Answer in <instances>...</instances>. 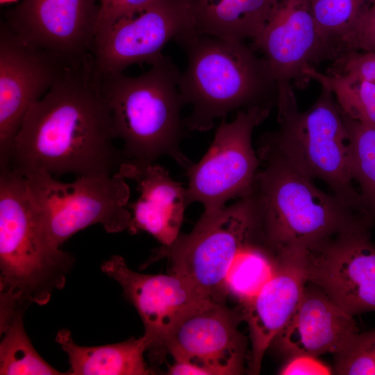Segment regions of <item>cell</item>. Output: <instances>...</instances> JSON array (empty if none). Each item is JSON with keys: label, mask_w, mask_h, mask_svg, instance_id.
<instances>
[{"label": "cell", "mask_w": 375, "mask_h": 375, "mask_svg": "<svg viewBox=\"0 0 375 375\" xmlns=\"http://www.w3.org/2000/svg\"><path fill=\"white\" fill-rule=\"evenodd\" d=\"M92 56L64 67L29 109L14 140L9 168L77 176L116 174L125 162Z\"/></svg>", "instance_id": "cell-1"}, {"label": "cell", "mask_w": 375, "mask_h": 375, "mask_svg": "<svg viewBox=\"0 0 375 375\" xmlns=\"http://www.w3.org/2000/svg\"><path fill=\"white\" fill-rule=\"evenodd\" d=\"M187 55L179 90L192 112L184 120L191 131H206L231 112L264 103L277 93L267 61L243 41L188 30L174 39Z\"/></svg>", "instance_id": "cell-2"}, {"label": "cell", "mask_w": 375, "mask_h": 375, "mask_svg": "<svg viewBox=\"0 0 375 375\" xmlns=\"http://www.w3.org/2000/svg\"><path fill=\"white\" fill-rule=\"evenodd\" d=\"M258 155L265 166L257 173L251 193L262 240L274 254L309 250L370 216L317 188L269 147L260 143Z\"/></svg>", "instance_id": "cell-3"}, {"label": "cell", "mask_w": 375, "mask_h": 375, "mask_svg": "<svg viewBox=\"0 0 375 375\" xmlns=\"http://www.w3.org/2000/svg\"><path fill=\"white\" fill-rule=\"evenodd\" d=\"M150 65L138 76L100 74L115 137L123 142L124 162L144 167L167 155L186 170L193 162L180 148L185 125L181 73L162 55Z\"/></svg>", "instance_id": "cell-4"}, {"label": "cell", "mask_w": 375, "mask_h": 375, "mask_svg": "<svg viewBox=\"0 0 375 375\" xmlns=\"http://www.w3.org/2000/svg\"><path fill=\"white\" fill-rule=\"evenodd\" d=\"M315 103L299 110L293 88H277L278 129L267 133L262 144L284 157L302 174L322 180L353 208L367 212L353 185L349 132L332 92L322 87Z\"/></svg>", "instance_id": "cell-5"}, {"label": "cell", "mask_w": 375, "mask_h": 375, "mask_svg": "<svg viewBox=\"0 0 375 375\" xmlns=\"http://www.w3.org/2000/svg\"><path fill=\"white\" fill-rule=\"evenodd\" d=\"M73 256L44 239L30 204L25 178L0 169V292L29 305L47 304L65 286Z\"/></svg>", "instance_id": "cell-6"}, {"label": "cell", "mask_w": 375, "mask_h": 375, "mask_svg": "<svg viewBox=\"0 0 375 375\" xmlns=\"http://www.w3.org/2000/svg\"><path fill=\"white\" fill-rule=\"evenodd\" d=\"M27 196L47 242L56 249L78 231L99 224L106 232L128 229L130 188L126 178L110 175L78 176L71 183L35 171L24 176Z\"/></svg>", "instance_id": "cell-7"}, {"label": "cell", "mask_w": 375, "mask_h": 375, "mask_svg": "<svg viewBox=\"0 0 375 375\" xmlns=\"http://www.w3.org/2000/svg\"><path fill=\"white\" fill-rule=\"evenodd\" d=\"M260 233L258 210L251 193L217 212L203 214L190 233L162 246L154 258L167 257L170 273L186 281L205 299L224 302L230 265Z\"/></svg>", "instance_id": "cell-8"}, {"label": "cell", "mask_w": 375, "mask_h": 375, "mask_svg": "<svg viewBox=\"0 0 375 375\" xmlns=\"http://www.w3.org/2000/svg\"><path fill=\"white\" fill-rule=\"evenodd\" d=\"M269 112V106H253L240 110L231 122L222 120L208 151L186 169L188 205L199 202L203 214L210 215L231 199L251 193L260 165L252 134Z\"/></svg>", "instance_id": "cell-9"}, {"label": "cell", "mask_w": 375, "mask_h": 375, "mask_svg": "<svg viewBox=\"0 0 375 375\" xmlns=\"http://www.w3.org/2000/svg\"><path fill=\"white\" fill-rule=\"evenodd\" d=\"M366 216L307 250L308 282L349 315L375 312V244Z\"/></svg>", "instance_id": "cell-10"}, {"label": "cell", "mask_w": 375, "mask_h": 375, "mask_svg": "<svg viewBox=\"0 0 375 375\" xmlns=\"http://www.w3.org/2000/svg\"><path fill=\"white\" fill-rule=\"evenodd\" d=\"M192 0H157L97 33L92 56L99 74L123 72L140 62L151 64L166 44L194 28Z\"/></svg>", "instance_id": "cell-11"}, {"label": "cell", "mask_w": 375, "mask_h": 375, "mask_svg": "<svg viewBox=\"0 0 375 375\" xmlns=\"http://www.w3.org/2000/svg\"><path fill=\"white\" fill-rule=\"evenodd\" d=\"M69 62L26 44L1 19L0 169L9 167L14 140L29 109Z\"/></svg>", "instance_id": "cell-12"}, {"label": "cell", "mask_w": 375, "mask_h": 375, "mask_svg": "<svg viewBox=\"0 0 375 375\" xmlns=\"http://www.w3.org/2000/svg\"><path fill=\"white\" fill-rule=\"evenodd\" d=\"M100 0H22L3 19L26 44L66 61L92 56Z\"/></svg>", "instance_id": "cell-13"}, {"label": "cell", "mask_w": 375, "mask_h": 375, "mask_svg": "<svg viewBox=\"0 0 375 375\" xmlns=\"http://www.w3.org/2000/svg\"><path fill=\"white\" fill-rule=\"evenodd\" d=\"M253 46L267 61L276 84L304 86L305 71L330 59L308 0H267Z\"/></svg>", "instance_id": "cell-14"}, {"label": "cell", "mask_w": 375, "mask_h": 375, "mask_svg": "<svg viewBox=\"0 0 375 375\" xmlns=\"http://www.w3.org/2000/svg\"><path fill=\"white\" fill-rule=\"evenodd\" d=\"M242 319L224 302L206 303L181 320L161 350L174 360L199 367L206 375L240 374L247 346L238 327Z\"/></svg>", "instance_id": "cell-15"}, {"label": "cell", "mask_w": 375, "mask_h": 375, "mask_svg": "<svg viewBox=\"0 0 375 375\" xmlns=\"http://www.w3.org/2000/svg\"><path fill=\"white\" fill-rule=\"evenodd\" d=\"M101 270L116 281L140 315L143 335L151 353H158L176 326L196 308L210 302L183 278L169 274H145L131 269L120 256H112ZM214 302V301H213Z\"/></svg>", "instance_id": "cell-16"}, {"label": "cell", "mask_w": 375, "mask_h": 375, "mask_svg": "<svg viewBox=\"0 0 375 375\" xmlns=\"http://www.w3.org/2000/svg\"><path fill=\"white\" fill-rule=\"evenodd\" d=\"M275 256L273 275L243 305L242 316L249 331V372L251 374L260 373L266 351L292 315L308 282L307 250H289Z\"/></svg>", "instance_id": "cell-17"}, {"label": "cell", "mask_w": 375, "mask_h": 375, "mask_svg": "<svg viewBox=\"0 0 375 375\" xmlns=\"http://www.w3.org/2000/svg\"><path fill=\"white\" fill-rule=\"evenodd\" d=\"M353 317L308 282L297 308L270 346L288 358L335 355L359 333Z\"/></svg>", "instance_id": "cell-18"}, {"label": "cell", "mask_w": 375, "mask_h": 375, "mask_svg": "<svg viewBox=\"0 0 375 375\" xmlns=\"http://www.w3.org/2000/svg\"><path fill=\"white\" fill-rule=\"evenodd\" d=\"M117 173L136 181L140 192L138 200L128 205L132 210L128 231H143L162 247L171 245L180 235L188 206L186 188L173 180L167 169L154 163L138 167L124 162Z\"/></svg>", "instance_id": "cell-19"}, {"label": "cell", "mask_w": 375, "mask_h": 375, "mask_svg": "<svg viewBox=\"0 0 375 375\" xmlns=\"http://www.w3.org/2000/svg\"><path fill=\"white\" fill-rule=\"evenodd\" d=\"M56 341L67 353L70 375H147L144 354L148 342L144 335L103 346L78 345L67 329L60 330Z\"/></svg>", "instance_id": "cell-20"}, {"label": "cell", "mask_w": 375, "mask_h": 375, "mask_svg": "<svg viewBox=\"0 0 375 375\" xmlns=\"http://www.w3.org/2000/svg\"><path fill=\"white\" fill-rule=\"evenodd\" d=\"M267 0H192L194 30L244 42L258 31Z\"/></svg>", "instance_id": "cell-21"}, {"label": "cell", "mask_w": 375, "mask_h": 375, "mask_svg": "<svg viewBox=\"0 0 375 375\" xmlns=\"http://www.w3.org/2000/svg\"><path fill=\"white\" fill-rule=\"evenodd\" d=\"M276 265V256L260 234L240 250L230 265L224 281L227 294L242 305L249 302L270 279Z\"/></svg>", "instance_id": "cell-22"}, {"label": "cell", "mask_w": 375, "mask_h": 375, "mask_svg": "<svg viewBox=\"0 0 375 375\" xmlns=\"http://www.w3.org/2000/svg\"><path fill=\"white\" fill-rule=\"evenodd\" d=\"M26 308L20 307L1 324V335H3L0 344V374H67L50 365L33 347L24 326Z\"/></svg>", "instance_id": "cell-23"}, {"label": "cell", "mask_w": 375, "mask_h": 375, "mask_svg": "<svg viewBox=\"0 0 375 375\" xmlns=\"http://www.w3.org/2000/svg\"><path fill=\"white\" fill-rule=\"evenodd\" d=\"M372 0H308L310 10L331 60L342 51Z\"/></svg>", "instance_id": "cell-24"}, {"label": "cell", "mask_w": 375, "mask_h": 375, "mask_svg": "<svg viewBox=\"0 0 375 375\" xmlns=\"http://www.w3.org/2000/svg\"><path fill=\"white\" fill-rule=\"evenodd\" d=\"M308 79L329 89L341 111L350 119L375 127V84L344 76L324 74L314 67L305 71Z\"/></svg>", "instance_id": "cell-25"}, {"label": "cell", "mask_w": 375, "mask_h": 375, "mask_svg": "<svg viewBox=\"0 0 375 375\" xmlns=\"http://www.w3.org/2000/svg\"><path fill=\"white\" fill-rule=\"evenodd\" d=\"M342 113L349 135L353 179L359 185L367 211L375 220V127Z\"/></svg>", "instance_id": "cell-26"}, {"label": "cell", "mask_w": 375, "mask_h": 375, "mask_svg": "<svg viewBox=\"0 0 375 375\" xmlns=\"http://www.w3.org/2000/svg\"><path fill=\"white\" fill-rule=\"evenodd\" d=\"M333 372L342 375L375 374V329L359 333L335 354Z\"/></svg>", "instance_id": "cell-27"}, {"label": "cell", "mask_w": 375, "mask_h": 375, "mask_svg": "<svg viewBox=\"0 0 375 375\" xmlns=\"http://www.w3.org/2000/svg\"><path fill=\"white\" fill-rule=\"evenodd\" d=\"M333 61L328 74L375 84V51L351 50L342 53Z\"/></svg>", "instance_id": "cell-28"}, {"label": "cell", "mask_w": 375, "mask_h": 375, "mask_svg": "<svg viewBox=\"0 0 375 375\" xmlns=\"http://www.w3.org/2000/svg\"><path fill=\"white\" fill-rule=\"evenodd\" d=\"M354 51H375V0H372L353 31L345 40L341 53Z\"/></svg>", "instance_id": "cell-29"}, {"label": "cell", "mask_w": 375, "mask_h": 375, "mask_svg": "<svg viewBox=\"0 0 375 375\" xmlns=\"http://www.w3.org/2000/svg\"><path fill=\"white\" fill-rule=\"evenodd\" d=\"M156 1L157 0H100L97 33L143 10Z\"/></svg>", "instance_id": "cell-30"}, {"label": "cell", "mask_w": 375, "mask_h": 375, "mask_svg": "<svg viewBox=\"0 0 375 375\" xmlns=\"http://www.w3.org/2000/svg\"><path fill=\"white\" fill-rule=\"evenodd\" d=\"M331 369L317 359V357L300 354L288 358L279 371V374H331Z\"/></svg>", "instance_id": "cell-31"}, {"label": "cell", "mask_w": 375, "mask_h": 375, "mask_svg": "<svg viewBox=\"0 0 375 375\" xmlns=\"http://www.w3.org/2000/svg\"><path fill=\"white\" fill-rule=\"evenodd\" d=\"M167 374L171 375H206L203 369L188 362L174 360L173 364L168 366Z\"/></svg>", "instance_id": "cell-32"}, {"label": "cell", "mask_w": 375, "mask_h": 375, "mask_svg": "<svg viewBox=\"0 0 375 375\" xmlns=\"http://www.w3.org/2000/svg\"><path fill=\"white\" fill-rule=\"evenodd\" d=\"M14 1V0H1V3L3 4V3H6L8 1Z\"/></svg>", "instance_id": "cell-33"}]
</instances>
